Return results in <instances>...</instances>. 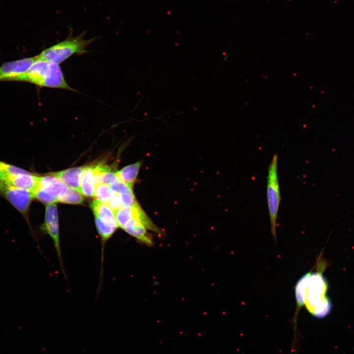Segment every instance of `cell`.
<instances>
[{
	"instance_id": "obj_1",
	"label": "cell",
	"mask_w": 354,
	"mask_h": 354,
	"mask_svg": "<svg viewBox=\"0 0 354 354\" xmlns=\"http://www.w3.org/2000/svg\"><path fill=\"white\" fill-rule=\"evenodd\" d=\"M328 286L326 280L319 272H309L297 281L295 288L296 299L295 317L303 305L313 317L322 319L329 314L331 303L326 296Z\"/></svg>"
},
{
	"instance_id": "obj_2",
	"label": "cell",
	"mask_w": 354,
	"mask_h": 354,
	"mask_svg": "<svg viewBox=\"0 0 354 354\" xmlns=\"http://www.w3.org/2000/svg\"><path fill=\"white\" fill-rule=\"evenodd\" d=\"M86 31L76 37L70 35L66 39L42 51L37 57L59 64L75 54L81 55L87 52L86 48L95 38H84Z\"/></svg>"
},
{
	"instance_id": "obj_3",
	"label": "cell",
	"mask_w": 354,
	"mask_h": 354,
	"mask_svg": "<svg viewBox=\"0 0 354 354\" xmlns=\"http://www.w3.org/2000/svg\"><path fill=\"white\" fill-rule=\"evenodd\" d=\"M266 199L270 222L271 232L276 240V222L281 201L280 186L278 177V154L277 153L273 155L268 167Z\"/></svg>"
},
{
	"instance_id": "obj_4",
	"label": "cell",
	"mask_w": 354,
	"mask_h": 354,
	"mask_svg": "<svg viewBox=\"0 0 354 354\" xmlns=\"http://www.w3.org/2000/svg\"><path fill=\"white\" fill-rule=\"evenodd\" d=\"M68 187L59 179L50 174L39 176L37 186L32 194L33 198L48 205L58 202V198L66 193Z\"/></svg>"
},
{
	"instance_id": "obj_5",
	"label": "cell",
	"mask_w": 354,
	"mask_h": 354,
	"mask_svg": "<svg viewBox=\"0 0 354 354\" xmlns=\"http://www.w3.org/2000/svg\"><path fill=\"white\" fill-rule=\"evenodd\" d=\"M0 194L22 214L30 227L29 211L33 199L32 193L0 180Z\"/></svg>"
},
{
	"instance_id": "obj_6",
	"label": "cell",
	"mask_w": 354,
	"mask_h": 354,
	"mask_svg": "<svg viewBox=\"0 0 354 354\" xmlns=\"http://www.w3.org/2000/svg\"><path fill=\"white\" fill-rule=\"evenodd\" d=\"M40 229L43 233L48 235L51 238L59 260L60 268L65 277L66 274L60 246L59 216L57 206L56 204H50L46 206L44 221L40 226Z\"/></svg>"
},
{
	"instance_id": "obj_7",
	"label": "cell",
	"mask_w": 354,
	"mask_h": 354,
	"mask_svg": "<svg viewBox=\"0 0 354 354\" xmlns=\"http://www.w3.org/2000/svg\"><path fill=\"white\" fill-rule=\"evenodd\" d=\"M37 58H24L3 63L0 66V81H17L24 75Z\"/></svg>"
},
{
	"instance_id": "obj_8",
	"label": "cell",
	"mask_w": 354,
	"mask_h": 354,
	"mask_svg": "<svg viewBox=\"0 0 354 354\" xmlns=\"http://www.w3.org/2000/svg\"><path fill=\"white\" fill-rule=\"evenodd\" d=\"M26 72L17 81L30 82L41 87L49 67V61L37 57Z\"/></svg>"
},
{
	"instance_id": "obj_9",
	"label": "cell",
	"mask_w": 354,
	"mask_h": 354,
	"mask_svg": "<svg viewBox=\"0 0 354 354\" xmlns=\"http://www.w3.org/2000/svg\"><path fill=\"white\" fill-rule=\"evenodd\" d=\"M49 61V69L41 87L75 91L67 84L59 64L53 61Z\"/></svg>"
},
{
	"instance_id": "obj_10",
	"label": "cell",
	"mask_w": 354,
	"mask_h": 354,
	"mask_svg": "<svg viewBox=\"0 0 354 354\" xmlns=\"http://www.w3.org/2000/svg\"><path fill=\"white\" fill-rule=\"evenodd\" d=\"M38 177L26 171L23 173L3 176L0 178V180L32 193L37 186Z\"/></svg>"
},
{
	"instance_id": "obj_11",
	"label": "cell",
	"mask_w": 354,
	"mask_h": 354,
	"mask_svg": "<svg viewBox=\"0 0 354 354\" xmlns=\"http://www.w3.org/2000/svg\"><path fill=\"white\" fill-rule=\"evenodd\" d=\"M90 207L94 214L95 220L118 227L114 212L107 204L96 199L91 203Z\"/></svg>"
},
{
	"instance_id": "obj_12",
	"label": "cell",
	"mask_w": 354,
	"mask_h": 354,
	"mask_svg": "<svg viewBox=\"0 0 354 354\" xmlns=\"http://www.w3.org/2000/svg\"><path fill=\"white\" fill-rule=\"evenodd\" d=\"M84 167H74L51 174L66 186L80 191L81 177Z\"/></svg>"
},
{
	"instance_id": "obj_13",
	"label": "cell",
	"mask_w": 354,
	"mask_h": 354,
	"mask_svg": "<svg viewBox=\"0 0 354 354\" xmlns=\"http://www.w3.org/2000/svg\"><path fill=\"white\" fill-rule=\"evenodd\" d=\"M123 230L144 244L149 246L153 244L152 240L147 232L148 229L137 219L133 218L129 220Z\"/></svg>"
},
{
	"instance_id": "obj_14",
	"label": "cell",
	"mask_w": 354,
	"mask_h": 354,
	"mask_svg": "<svg viewBox=\"0 0 354 354\" xmlns=\"http://www.w3.org/2000/svg\"><path fill=\"white\" fill-rule=\"evenodd\" d=\"M95 188L92 166L84 167L80 180V192L85 196L94 197Z\"/></svg>"
},
{
	"instance_id": "obj_15",
	"label": "cell",
	"mask_w": 354,
	"mask_h": 354,
	"mask_svg": "<svg viewBox=\"0 0 354 354\" xmlns=\"http://www.w3.org/2000/svg\"><path fill=\"white\" fill-rule=\"evenodd\" d=\"M141 161L127 165L116 172L118 177L133 189L141 166Z\"/></svg>"
},
{
	"instance_id": "obj_16",
	"label": "cell",
	"mask_w": 354,
	"mask_h": 354,
	"mask_svg": "<svg viewBox=\"0 0 354 354\" xmlns=\"http://www.w3.org/2000/svg\"><path fill=\"white\" fill-rule=\"evenodd\" d=\"M118 227L123 229L126 223L134 217V208L123 206L114 211Z\"/></svg>"
},
{
	"instance_id": "obj_17",
	"label": "cell",
	"mask_w": 354,
	"mask_h": 354,
	"mask_svg": "<svg viewBox=\"0 0 354 354\" xmlns=\"http://www.w3.org/2000/svg\"><path fill=\"white\" fill-rule=\"evenodd\" d=\"M83 196L80 191L68 187L66 193L58 198V202L68 204H81L84 200Z\"/></svg>"
},
{
	"instance_id": "obj_18",
	"label": "cell",
	"mask_w": 354,
	"mask_h": 354,
	"mask_svg": "<svg viewBox=\"0 0 354 354\" xmlns=\"http://www.w3.org/2000/svg\"><path fill=\"white\" fill-rule=\"evenodd\" d=\"M114 194L109 185L100 183L95 186L94 196L104 204L108 205Z\"/></svg>"
},
{
	"instance_id": "obj_19",
	"label": "cell",
	"mask_w": 354,
	"mask_h": 354,
	"mask_svg": "<svg viewBox=\"0 0 354 354\" xmlns=\"http://www.w3.org/2000/svg\"><path fill=\"white\" fill-rule=\"evenodd\" d=\"M113 211L123 207L119 195L115 192L112 198L107 205Z\"/></svg>"
}]
</instances>
